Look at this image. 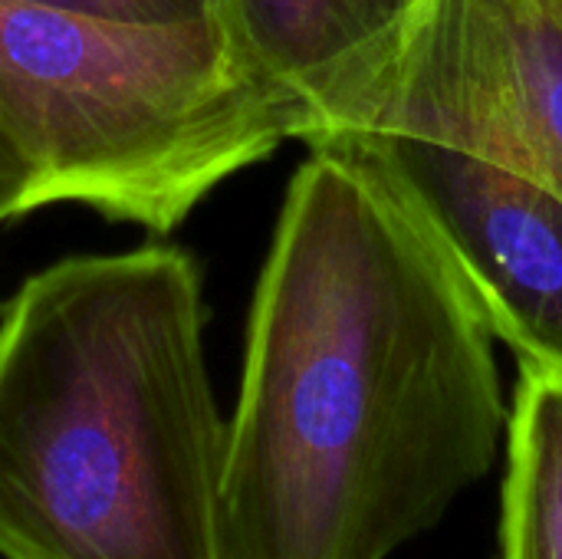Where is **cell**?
<instances>
[{
  "mask_svg": "<svg viewBox=\"0 0 562 559\" xmlns=\"http://www.w3.org/2000/svg\"><path fill=\"white\" fill-rule=\"evenodd\" d=\"M428 0H221L244 63L286 102L310 148L369 132Z\"/></svg>",
  "mask_w": 562,
  "mask_h": 559,
  "instance_id": "6",
  "label": "cell"
},
{
  "mask_svg": "<svg viewBox=\"0 0 562 559\" xmlns=\"http://www.w3.org/2000/svg\"><path fill=\"white\" fill-rule=\"evenodd\" d=\"M494 329L352 145L313 148L263 260L224 461L227 559H389L507 435Z\"/></svg>",
  "mask_w": 562,
  "mask_h": 559,
  "instance_id": "1",
  "label": "cell"
},
{
  "mask_svg": "<svg viewBox=\"0 0 562 559\" xmlns=\"http://www.w3.org/2000/svg\"><path fill=\"white\" fill-rule=\"evenodd\" d=\"M366 152L454 260L487 326L520 362L562 369V191L487 155L402 132Z\"/></svg>",
  "mask_w": 562,
  "mask_h": 559,
  "instance_id": "5",
  "label": "cell"
},
{
  "mask_svg": "<svg viewBox=\"0 0 562 559\" xmlns=\"http://www.w3.org/2000/svg\"><path fill=\"white\" fill-rule=\"evenodd\" d=\"M501 559H562V369L520 362L507 418Z\"/></svg>",
  "mask_w": 562,
  "mask_h": 559,
  "instance_id": "7",
  "label": "cell"
},
{
  "mask_svg": "<svg viewBox=\"0 0 562 559\" xmlns=\"http://www.w3.org/2000/svg\"><path fill=\"white\" fill-rule=\"evenodd\" d=\"M76 16L122 23V26H201V23H224L221 0H36Z\"/></svg>",
  "mask_w": 562,
  "mask_h": 559,
  "instance_id": "8",
  "label": "cell"
},
{
  "mask_svg": "<svg viewBox=\"0 0 562 559\" xmlns=\"http://www.w3.org/2000/svg\"><path fill=\"white\" fill-rule=\"evenodd\" d=\"M0 119L49 204L171 234L214 188L296 138L227 23L122 26L0 0Z\"/></svg>",
  "mask_w": 562,
  "mask_h": 559,
  "instance_id": "3",
  "label": "cell"
},
{
  "mask_svg": "<svg viewBox=\"0 0 562 559\" xmlns=\"http://www.w3.org/2000/svg\"><path fill=\"white\" fill-rule=\"evenodd\" d=\"M198 264L66 257L0 316V559H227Z\"/></svg>",
  "mask_w": 562,
  "mask_h": 559,
  "instance_id": "2",
  "label": "cell"
},
{
  "mask_svg": "<svg viewBox=\"0 0 562 559\" xmlns=\"http://www.w3.org/2000/svg\"><path fill=\"white\" fill-rule=\"evenodd\" d=\"M379 132L438 138L562 191V0H428L366 135Z\"/></svg>",
  "mask_w": 562,
  "mask_h": 559,
  "instance_id": "4",
  "label": "cell"
},
{
  "mask_svg": "<svg viewBox=\"0 0 562 559\" xmlns=\"http://www.w3.org/2000/svg\"><path fill=\"white\" fill-rule=\"evenodd\" d=\"M49 204L46 181L0 119V224Z\"/></svg>",
  "mask_w": 562,
  "mask_h": 559,
  "instance_id": "9",
  "label": "cell"
}]
</instances>
